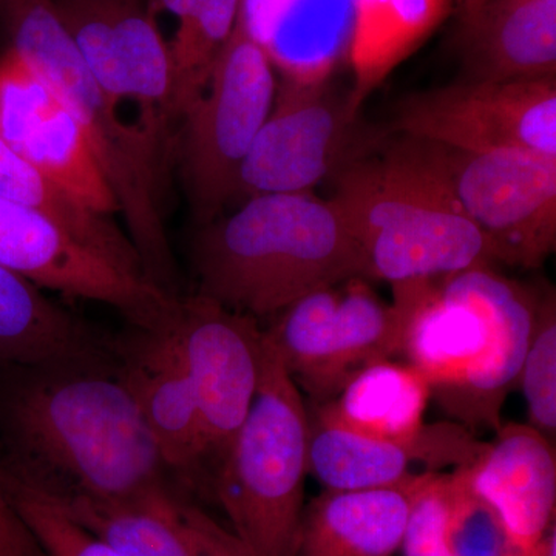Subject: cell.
Segmentation results:
<instances>
[{
    "mask_svg": "<svg viewBox=\"0 0 556 556\" xmlns=\"http://www.w3.org/2000/svg\"><path fill=\"white\" fill-rule=\"evenodd\" d=\"M0 475L51 501H118L175 479L108 364L0 368Z\"/></svg>",
    "mask_w": 556,
    "mask_h": 556,
    "instance_id": "cell-1",
    "label": "cell"
},
{
    "mask_svg": "<svg viewBox=\"0 0 556 556\" xmlns=\"http://www.w3.org/2000/svg\"><path fill=\"white\" fill-rule=\"evenodd\" d=\"M190 265L193 294L258 321L317 289L367 278L338 207L311 192L249 197L228 217L199 226Z\"/></svg>",
    "mask_w": 556,
    "mask_h": 556,
    "instance_id": "cell-2",
    "label": "cell"
},
{
    "mask_svg": "<svg viewBox=\"0 0 556 556\" xmlns=\"http://www.w3.org/2000/svg\"><path fill=\"white\" fill-rule=\"evenodd\" d=\"M332 177L329 200L361 248L367 278L396 287L492 265L431 142L401 135L378 155L354 153Z\"/></svg>",
    "mask_w": 556,
    "mask_h": 556,
    "instance_id": "cell-3",
    "label": "cell"
},
{
    "mask_svg": "<svg viewBox=\"0 0 556 556\" xmlns=\"http://www.w3.org/2000/svg\"><path fill=\"white\" fill-rule=\"evenodd\" d=\"M0 24L9 49L49 84L86 134L146 274L156 287L179 298L164 223L172 167L101 89L51 0H0Z\"/></svg>",
    "mask_w": 556,
    "mask_h": 556,
    "instance_id": "cell-4",
    "label": "cell"
},
{
    "mask_svg": "<svg viewBox=\"0 0 556 556\" xmlns=\"http://www.w3.org/2000/svg\"><path fill=\"white\" fill-rule=\"evenodd\" d=\"M308 407L263 331L257 394L212 485L252 556H294L308 477Z\"/></svg>",
    "mask_w": 556,
    "mask_h": 556,
    "instance_id": "cell-5",
    "label": "cell"
},
{
    "mask_svg": "<svg viewBox=\"0 0 556 556\" xmlns=\"http://www.w3.org/2000/svg\"><path fill=\"white\" fill-rule=\"evenodd\" d=\"M268 51L241 11L206 87L177 121L172 164L178 166L197 226L222 217L240 197V170L277 91Z\"/></svg>",
    "mask_w": 556,
    "mask_h": 556,
    "instance_id": "cell-6",
    "label": "cell"
},
{
    "mask_svg": "<svg viewBox=\"0 0 556 556\" xmlns=\"http://www.w3.org/2000/svg\"><path fill=\"white\" fill-rule=\"evenodd\" d=\"M442 174L493 263L536 269L556 248V160L433 144Z\"/></svg>",
    "mask_w": 556,
    "mask_h": 556,
    "instance_id": "cell-7",
    "label": "cell"
},
{
    "mask_svg": "<svg viewBox=\"0 0 556 556\" xmlns=\"http://www.w3.org/2000/svg\"><path fill=\"white\" fill-rule=\"evenodd\" d=\"M91 75L172 164L175 124L169 54L148 0H51Z\"/></svg>",
    "mask_w": 556,
    "mask_h": 556,
    "instance_id": "cell-8",
    "label": "cell"
},
{
    "mask_svg": "<svg viewBox=\"0 0 556 556\" xmlns=\"http://www.w3.org/2000/svg\"><path fill=\"white\" fill-rule=\"evenodd\" d=\"M393 131L466 152L521 150L556 160V78L460 79L401 101Z\"/></svg>",
    "mask_w": 556,
    "mask_h": 556,
    "instance_id": "cell-9",
    "label": "cell"
},
{
    "mask_svg": "<svg viewBox=\"0 0 556 556\" xmlns=\"http://www.w3.org/2000/svg\"><path fill=\"white\" fill-rule=\"evenodd\" d=\"M0 266L43 291L112 306L131 328L170 327L179 298L121 268L58 223L0 199Z\"/></svg>",
    "mask_w": 556,
    "mask_h": 556,
    "instance_id": "cell-10",
    "label": "cell"
},
{
    "mask_svg": "<svg viewBox=\"0 0 556 556\" xmlns=\"http://www.w3.org/2000/svg\"><path fill=\"white\" fill-rule=\"evenodd\" d=\"M167 329L195 390L212 492L257 394L265 328L255 318L192 294L179 298Z\"/></svg>",
    "mask_w": 556,
    "mask_h": 556,
    "instance_id": "cell-11",
    "label": "cell"
},
{
    "mask_svg": "<svg viewBox=\"0 0 556 556\" xmlns=\"http://www.w3.org/2000/svg\"><path fill=\"white\" fill-rule=\"evenodd\" d=\"M354 121L321 80L287 76L241 166L240 197L311 192L354 155Z\"/></svg>",
    "mask_w": 556,
    "mask_h": 556,
    "instance_id": "cell-12",
    "label": "cell"
},
{
    "mask_svg": "<svg viewBox=\"0 0 556 556\" xmlns=\"http://www.w3.org/2000/svg\"><path fill=\"white\" fill-rule=\"evenodd\" d=\"M0 139L87 207L109 217L119 214L78 121L10 49L0 56Z\"/></svg>",
    "mask_w": 556,
    "mask_h": 556,
    "instance_id": "cell-13",
    "label": "cell"
},
{
    "mask_svg": "<svg viewBox=\"0 0 556 556\" xmlns=\"http://www.w3.org/2000/svg\"><path fill=\"white\" fill-rule=\"evenodd\" d=\"M51 503L124 556H252L177 479L126 500Z\"/></svg>",
    "mask_w": 556,
    "mask_h": 556,
    "instance_id": "cell-14",
    "label": "cell"
},
{
    "mask_svg": "<svg viewBox=\"0 0 556 556\" xmlns=\"http://www.w3.org/2000/svg\"><path fill=\"white\" fill-rule=\"evenodd\" d=\"M116 357L170 473L200 501H212L195 390L169 329L116 336Z\"/></svg>",
    "mask_w": 556,
    "mask_h": 556,
    "instance_id": "cell-15",
    "label": "cell"
},
{
    "mask_svg": "<svg viewBox=\"0 0 556 556\" xmlns=\"http://www.w3.org/2000/svg\"><path fill=\"white\" fill-rule=\"evenodd\" d=\"M308 473L324 490H365L402 484L427 471L466 467L484 448L473 431L457 422L427 424L416 438L396 441L358 433L308 408Z\"/></svg>",
    "mask_w": 556,
    "mask_h": 556,
    "instance_id": "cell-16",
    "label": "cell"
},
{
    "mask_svg": "<svg viewBox=\"0 0 556 556\" xmlns=\"http://www.w3.org/2000/svg\"><path fill=\"white\" fill-rule=\"evenodd\" d=\"M445 281L470 300L489 324L484 361L477 371L439 404L453 422L470 431L500 430L508 394L518 387L525 362L536 295L515 281L497 276L490 266L467 270Z\"/></svg>",
    "mask_w": 556,
    "mask_h": 556,
    "instance_id": "cell-17",
    "label": "cell"
},
{
    "mask_svg": "<svg viewBox=\"0 0 556 556\" xmlns=\"http://www.w3.org/2000/svg\"><path fill=\"white\" fill-rule=\"evenodd\" d=\"M402 320L401 354L426 378L441 404L479 368L489 342L481 311L444 280L396 285Z\"/></svg>",
    "mask_w": 556,
    "mask_h": 556,
    "instance_id": "cell-18",
    "label": "cell"
},
{
    "mask_svg": "<svg viewBox=\"0 0 556 556\" xmlns=\"http://www.w3.org/2000/svg\"><path fill=\"white\" fill-rule=\"evenodd\" d=\"M460 468L522 554H530L555 526V447L536 428L503 424L495 441Z\"/></svg>",
    "mask_w": 556,
    "mask_h": 556,
    "instance_id": "cell-19",
    "label": "cell"
},
{
    "mask_svg": "<svg viewBox=\"0 0 556 556\" xmlns=\"http://www.w3.org/2000/svg\"><path fill=\"white\" fill-rule=\"evenodd\" d=\"M464 78H556V0H484L463 17Z\"/></svg>",
    "mask_w": 556,
    "mask_h": 556,
    "instance_id": "cell-20",
    "label": "cell"
},
{
    "mask_svg": "<svg viewBox=\"0 0 556 556\" xmlns=\"http://www.w3.org/2000/svg\"><path fill=\"white\" fill-rule=\"evenodd\" d=\"M115 358L116 338L0 266V368L104 364Z\"/></svg>",
    "mask_w": 556,
    "mask_h": 556,
    "instance_id": "cell-21",
    "label": "cell"
},
{
    "mask_svg": "<svg viewBox=\"0 0 556 556\" xmlns=\"http://www.w3.org/2000/svg\"><path fill=\"white\" fill-rule=\"evenodd\" d=\"M420 473L402 484L324 490L303 510L294 556H394Z\"/></svg>",
    "mask_w": 556,
    "mask_h": 556,
    "instance_id": "cell-22",
    "label": "cell"
},
{
    "mask_svg": "<svg viewBox=\"0 0 556 556\" xmlns=\"http://www.w3.org/2000/svg\"><path fill=\"white\" fill-rule=\"evenodd\" d=\"M430 399V386L419 371L383 361L357 371L338 396L314 405V412L358 433L405 441L426 428Z\"/></svg>",
    "mask_w": 556,
    "mask_h": 556,
    "instance_id": "cell-23",
    "label": "cell"
},
{
    "mask_svg": "<svg viewBox=\"0 0 556 556\" xmlns=\"http://www.w3.org/2000/svg\"><path fill=\"white\" fill-rule=\"evenodd\" d=\"M0 199L31 208L58 223L121 268L148 277L127 230L80 203L0 139ZM149 278V277H148ZM150 280V278H149ZM152 281V280H150Z\"/></svg>",
    "mask_w": 556,
    "mask_h": 556,
    "instance_id": "cell-24",
    "label": "cell"
},
{
    "mask_svg": "<svg viewBox=\"0 0 556 556\" xmlns=\"http://www.w3.org/2000/svg\"><path fill=\"white\" fill-rule=\"evenodd\" d=\"M401 343L396 306L383 302L364 277L340 283L332 364L339 393L361 369L401 354Z\"/></svg>",
    "mask_w": 556,
    "mask_h": 556,
    "instance_id": "cell-25",
    "label": "cell"
},
{
    "mask_svg": "<svg viewBox=\"0 0 556 556\" xmlns=\"http://www.w3.org/2000/svg\"><path fill=\"white\" fill-rule=\"evenodd\" d=\"M241 7L243 0H192L178 17L177 31L167 42L175 124L206 87L212 68L236 28Z\"/></svg>",
    "mask_w": 556,
    "mask_h": 556,
    "instance_id": "cell-26",
    "label": "cell"
},
{
    "mask_svg": "<svg viewBox=\"0 0 556 556\" xmlns=\"http://www.w3.org/2000/svg\"><path fill=\"white\" fill-rule=\"evenodd\" d=\"M445 536L453 556H527L522 554L495 508L475 492L463 468L447 473Z\"/></svg>",
    "mask_w": 556,
    "mask_h": 556,
    "instance_id": "cell-27",
    "label": "cell"
},
{
    "mask_svg": "<svg viewBox=\"0 0 556 556\" xmlns=\"http://www.w3.org/2000/svg\"><path fill=\"white\" fill-rule=\"evenodd\" d=\"M518 387L525 394L529 426L551 439L556 433V299L554 289L536 295L532 336Z\"/></svg>",
    "mask_w": 556,
    "mask_h": 556,
    "instance_id": "cell-28",
    "label": "cell"
},
{
    "mask_svg": "<svg viewBox=\"0 0 556 556\" xmlns=\"http://www.w3.org/2000/svg\"><path fill=\"white\" fill-rule=\"evenodd\" d=\"M0 481L43 556H124L35 490L2 475Z\"/></svg>",
    "mask_w": 556,
    "mask_h": 556,
    "instance_id": "cell-29",
    "label": "cell"
},
{
    "mask_svg": "<svg viewBox=\"0 0 556 556\" xmlns=\"http://www.w3.org/2000/svg\"><path fill=\"white\" fill-rule=\"evenodd\" d=\"M447 473L424 471L417 482L402 538L404 556H453L445 536Z\"/></svg>",
    "mask_w": 556,
    "mask_h": 556,
    "instance_id": "cell-30",
    "label": "cell"
},
{
    "mask_svg": "<svg viewBox=\"0 0 556 556\" xmlns=\"http://www.w3.org/2000/svg\"><path fill=\"white\" fill-rule=\"evenodd\" d=\"M0 556H43L30 529L10 503L0 481Z\"/></svg>",
    "mask_w": 556,
    "mask_h": 556,
    "instance_id": "cell-31",
    "label": "cell"
},
{
    "mask_svg": "<svg viewBox=\"0 0 556 556\" xmlns=\"http://www.w3.org/2000/svg\"><path fill=\"white\" fill-rule=\"evenodd\" d=\"M150 9L153 13H169L175 17L182 16L185 11L189 9L192 0H148Z\"/></svg>",
    "mask_w": 556,
    "mask_h": 556,
    "instance_id": "cell-32",
    "label": "cell"
},
{
    "mask_svg": "<svg viewBox=\"0 0 556 556\" xmlns=\"http://www.w3.org/2000/svg\"><path fill=\"white\" fill-rule=\"evenodd\" d=\"M527 556H556V530L555 526L548 530L546 536Z\"/></svg>",
    "mask_w": 556,
    "mask_h": 556,
    "instance_id": "cell-33",
    "label": "cell"
},
{
    "mask_svg": "<svg viewBox=\"0 0 556 556\" xmlns=\"http://www.w3.org/2000/svg\"><path fill=\"white\" fill-rule=\"evenodd\" d=\"M482 2H484V0H456L460 20L468 16V14L473 13L475 10H478L479 7L482 5Z\"/></svg>",
    "mask_w": 556,
    "mask_h": 556,
    "instance_id": "cell-34",
    "label": "cell"
}]
</instances>
